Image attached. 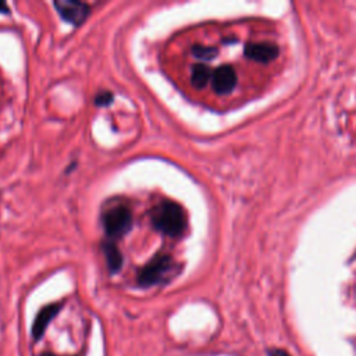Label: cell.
I'll use <instances>...</instances> for the list:
<instances>
[{"instance_id": "5bb4252c", "label": "cell", "mask_w": 356, "mask_h": 356, "mask_svg": "<svg viewBox=\"0 0 356 356\" xmlns=\"http://www.w3.org/2000/svg\"><path fill=\"white\" fill-rule=\"evenodd\" d=\"M41 356H57V355H53V353H42Z\"/></svg>"}, {"instance_id": "5b68a950", "label": "cell", "mask_w": 356, "mask_h": 356, "mask_svg": "<svg viewBox=\"0 0 356 356\" xmlns=\"http://www.w3.org/2000/svg\"><path fill=\"white\" fill-rule=\"evenodd\" d=\"M236 85V73L235 70L224 65L219 67L216 71H213L212 76V87L216 93L219 95H228Z\"/></svg>"}, {"instance_id": "277c9868", "label": "cell", "mask_w": 356, "mask_h": 356, "mask_svg": "<svg viewBox=\"0 0 356 356\" xmlns=\"http://www.w3.org/2000/svg\"><path fill=\"white\" fill-rule=\"evenodd\" d=\"M54 8L57 9L58 14L63 17V20L74 25H81L89 14V8L80 2L62 0V2H54Z\"/></svg>"}, {"instance_id": "9c48e42d", "label": "cell", "mask_w": 356, "mask_h": 356, "mask_svg": "<svg viewBox=\"0 0 356 356\" xmlns=\"http://www.w3.org/2000/svg\"><path fill=\"white\" fill-rule=\"evenodd\" d=\"M212 70L205 66V65H198V66H194L192 67V74H191V81H192V85L198 89H202L208 85V82L212 80Z\"/></svg>"}, {"instance_id": "52a82bcc", "label": "cell", "mask_w": 356, "mask_h": 356, "mask_svg": "<svg viewBox=\"0 0 356 356\" xmlns=\"http://www.w3.org/2000/svg\"><path fill=\"white\" fill-rule=\"evenodd\" d=\"M60 308H62V304H53V305L45 307V308L39 312L38 318L35 319L34 327H32V334H34V337H35L36 340H39V338L43 335V333H45L47 324H49L50 320L58 313V311H60Z\"/></svg>"}, {"instance_id": "7c38bea8", "label": "cell", "mask_w": 356, "mask_h": 356, "mask_svg": "<svg viewBox=\"0 0 356 356\" xmlns=\"http://www.w3.org/2000/svg\"><path fill=\"white\" fill-rule=\"evenodd\" d=\"M270 356H291V355L287 353V352L282 351V349H273V351L270 352Z\"/></svg>"}, {"instance_id": "7a4b0ae2", "label": "cell", "mask_w": 356, "mask_h": 356, "mask_svg": "<svg viewBox=\"0 0 356 356\" xmlns=\"http://www.w3.org/2000/svg\"><path fill=\"white\" fill-rule=\"evenodd\" d=\"M178 265L170 255H156L138 274V284L144 288L164 282L171 277ZM174 276V274H173Z\"/></svg>"}, {"instance_id": "8992f818", "label": "cell", "mask_w": 356, "mask_h": 356, "mask_svg": "<svg viewBox=\"0 0 356 356\" xmlns=\"http://www.w3.org/2000/svg\"><path fill=\"white\" fill-rule=\"evenodd\" d=\"M245 54L259 63H269L273 62L278 56V47L273 43L267 42H258V43H249L245 47Z\"/></svg>"}, {"instance_id": "4fadbf2b", "label": "cell", "mask_w": 356, "mask_h": 356, "mask_svg": "<svg viewBox=\"0 0 356 356\" xmlns=\"http://www.w3.org/2000/svg\"><path fill=\"white\" fill-rule=\"evenodd\" d=\"M0 13H10L6 3H0Z\"/></svg>"}, {"instance_id": "6da1fadb", "label": "cell", "mask_w": 356, "mask_h": 356, "mask_svg": "<svg viewBox=\"0 0 356 356\" xmlns=\"http://www.w3.org/2000/svg\"><path fill=\"white\" fill-rule=\"evenodd\" d=\"M153 227L168 235V236H180L187 227V216L184 209L175 202H162L159 203L151 214Z\"/></svg>"}, {"instance_id": "ba28073f", "label": "cell", "mask_w": 356, "mask_h": 356, "mask_svg": "<svg viewBox=\"0 0 356 356\" xmlns=\"http://www.w3.org/2000/svg\"><path fill=\"white\" fill-rule=\"evenodd\" d=\"M103 248V254H104V259L107 263V267L110 270V273H117L120 271L122 266H123V255L114 244L111 243H104L102 245Z\"/></svg>"}, {"instance_id": "3957f363", "label": "cell", "mask_w": 356, "mask_h": 356, "mask_svg": "<svg viewBox=\"0 0 356 356\" xmlns=\"http://www.w3.org/2000/svg\"><path fill=\"white\" fill-rule=\"evenodd\" d=\"M103 227L113 240L123 238L133 228V213L126 206H115L103 214Z\"/></svg>"}, {"instance_id": "30bf717a", "label": "cell", "mask_w": 356, "mask_h": 356, "mask_svg": "<svg viewBox=\"0 0 356 356\" xmlns=\"http://www.w3.org/2000/svg\"><path fill=\"white\" fill-rule=\"evenodd\" d=\"M192 53L198 58H203V60H210V58H213L217 54V49L208 47V46H195L192 49Z\"/></svg>"}, {"instance_id": "8fae6325", "label": "cell", "mask_w": 356, "mask_h": 356, "mask_svg": "<svg viewBox=\"0 0 356 356\" xmlns=\"http://www.w3.org/2000/svg\"><path fill=\"white\" fill-rule=\"evenodd\" d=\"M111 100H113V95L110 93V92H100L96 98H95V103L98 104V106H107V104H110L111 103Z\"/></svg>"}]
</instances>
